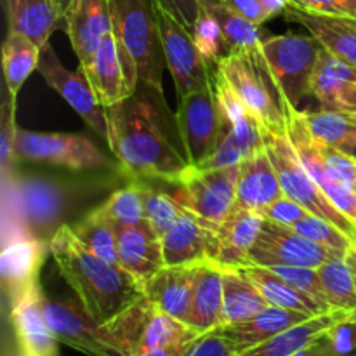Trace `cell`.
Segmentation results:
<instances>
[{
    "label": "cell",
    "mask_w": 356,
    "mask_h": 356,
    "mask_svg": "<svg viewBox=\"0 0 356 356\" xmlns=\"http://www.w3.org/2000/svg\"><path fill=\"white\" fill-rule=\"evenodd\" d=\"M139 89V87H138ZM136 90L131 97L104 108L106 143L131 179H160L176 184L190 169L183 148L174 145L160 118L153 94Z\"/></svg>",
    "instance_id": "cell-1"
},
{
    "label": "cell",
    "mask_w": 356,
    "mask_h": 356,
    "mask_svg": "<svg viewBox=\"0 0 356 356\" xmlns=\"http://www.w3.org/2000/svg\"><path fill=\"white\" fill-rule=\"evenodd\" d=\"M49 252L80 305L99 322H113L146 299L143 285L131 273L87 249L72 226L63 225L54 233Z\"/></svg>",
    "instance_id": "cell-2"
},
{
    "label": "cell",
    "mask_w": 356,
    "mask_h": 356,
    "mask_svg": "<svg viewBox=\"0 0 356 356\" xmlns=\"http://www.w3.org/2000/svg\"><path fill=\"white\" fill-rule=\"evenodd\" d=\"M45 320L61 344L87 356H134L149 302L141 301L113 322H99L79 299L42 298Z\"/></svg>",
    "instance_id": "cell-3"
},
{
    "label": "cell",
    "mask_w": 356,
    "mask_h": 356,
    "mask_svg": "<svg viewBox=\"0 0 356 356\" xmlns=\"http://www.w3.org/2000/svg\"><path fill=\"white\" fill-rule=\"evenodd\" d=\"M113 33L129 82L162 92L167 66L160 40L155 0H110Z\"/></svg>",
    "instance_id": "cell-4"
},
{
    "label": "cell",
    "mask_w": 356,
    "mask_h": 356,
    "mask_svg": "<svg viewBox=\"0 0 356 356\" xmlns=\"http://www.w3.org/2000/svg\"><path fill=\"white\" fill-rule=\"evenodd\" d=\"M214 70L256 117L264 132L287 136L289 108L268 72L263 52H229Z\"/></svg>",
    "instance_id": "cell-5"
},
{
    "label": "cell",
    "mask_w": 356,
    "mask_h": 356,
    "mask_svg": "<svg viewBox=\"0 0 356 356\" xmlns=\"http://www.w3.org/2000/svg\"><path fill=\"white\" fill-rule=\"evenodd\" d=\"M323 47L312 33H284L263 38L261 52L287 108L301 110L312 96V80Z\"/></svg>",
    "instance_id": "cell-6"
},
{
    "label": "cell",
    "mask_w": 356,
    "mask_h": 356,
    "mask_svg": "<svg viewBox=\"0 0 356 356\" xmlns=\"http://www.w3.org/2000/svg\"><path fill=\"white\" fill-rule=\"evenodd\" d=\"M6 207L14 218L13 236L26 235L49 243L63 226L59 221L66 209V191L61 184L42 177L13 179L10 191L6 188Z\"/></svg>",
    "instance_id": "cell-7"
},
{
    "label": "cell",
    "mask_w": 356,
    "mask_h": 356,
    "mask_svg": "<svg viewBox=\"0 0 356 356\" xmlns=\"http://www.w3.org/2000/svg\"><path fill=\"white\" fill-rule=\"evenodd\" d=\"M264 148H266L268 155H270L271 162L277 169L285 197L301 204L312 214L320 216V218L336 225L356 243L355 221L348 218L346 214H343L323 193L320 184L313 179L312 174L306 170V167L299 160L289 136L264 132Z\"/></svg>",
    "instance_id": "cell-8"
},
{
    "label": "cell",
    "mask_w": 356,
    "mask_h": 356,
    "mask_svg": "<svg viewBox=\"0 0 356 356\" xmlns=\"http://www.w3.org/2000/svg\"><path fill=\"white\" fill-rule=\"evenodd\" d=\"M214 94L218 101L219 118H221V131H219L216 152L207 162L202 163L200 169L238 165L247 156L264 146V131L259 122L216 70Z\"/></svg>",
    "instance_id": "cell-9"
},
{
    "label": "cell",
    "mask_w": 356,
    "mask_h": 356,
    "mask_svg": "<svg viewBox=\"0 0 356 356\" xmlns=\"http://www.w3.org/2000/svg\"><path fill=\"white\" fill-rule=\"evenodd\" d=\"M238 174L240 163L221 169L191 165L176 183L172 197L184 211L218 229L222 219L235 209Z\"/></svg>",
    "instance_id": "cell-10"
},
{
    "label": "cell",
    "mask_w": 356,
    "mask_h": 356,
    "mask_svg": "<svg viewBox=\"0 0 356 356\" xmlns=\"http://www.w3.org/2000/svg\"><path fill=\"white\" fill-rule=\"evenodd\" d=\"M176 127L181 148L190 165L200 167L207 162L216 152L221 131L214 82L177 99Z\"/></svg>",
    "instance_id": "cell-11"
},
{
    "label": "cell",
    "mask_w": 356,
    "mask_h": 356,
    "mask_svg": "<svg viewBox=\"0 0 356 356\" xmlns=\"http://www.w3.org/2000/svg\"><path fill=\"white\" fill-rule=\"evenodd\" d=\"M16 159L51 163L70 170H94L108 165V160L90 139L76 134L35 132L17 129L14 143Z\"/></svg>",
    "instance_id": "cell-12"
},
{
    "label": "cell",
    "mask_w": 356,
    "mask_h": 356,
    "mask_svg": "<svg viewBox=\"0 0 356 356\" xmlns=\"http://www.w3.org/2000/svg\"><path fill=\"white\" fill-rule=\"evenodd\" d=\"M156 19H159L160 40H162L167 70L172 75L177 99L212 86L214 73L211 75V66L205 63L204 56L195 45L190 30L159 6H156Z\"/></svg>",
    "instance_id": "cell-13"
},
{
    "label": "cell",
    "mask_w": 356,
    "mask_h": 356,
    "mask_svg": "<svg viewBox=\"0 0 356 356\" xmlns=\"http://www.w3.org/2000/svg\"><path fill=\"white\" fill-rule=\"evenodd\" d=\"M344 257L337 250L327 249L305 238L292 228L264 219L263 232L250 250V264L257 266H305L320 268L327 261Z\"/></svg>",
    "instance_id": "cell-14"
},
{
    "label": "cell",
    "mask_w": 356,
    "mask_h": 356,
    "mask_svg": "<svg viewBox=\"0 0 356 356\" xmlns=\"http://www.w3.org/2000/svg\"><path fill=\"white\" fill-rule=\"evenodd\" d=\"M37 70L44 76L47 86L59 92V96L83 118V122L97 136H101L103 139L108 138L106 111L94 94L92 87L80 66L76 68V72L66 70L56 56L51 44H47L42 47Z\"/></svg>",
    "instance_id": "cell-15"
},
{
    "label": "cell",
    "mask_w": 356,
    "mask_h": 356,
    "mask_svg": "<svg viewBox=\"0 0 356 356\" xmlns=\"http://www.w3.org/2000/svg\"><path fill=\"white\" fill-rule=\"evenodd\" d=\"M289 139L298 153L299 160L306 167L313 179L320 184L323 193L329 197V200L339 209L343 214L353 219L356 214V190L350 184H344L341 181L334 179L327 167L325 159L320 152V143L312 131L306 125L302 110L289 108Z\"/></svg>",
    "instance_id": "cell-16"
},
{
    "label": "cell",
    "mask_w": 356,
    "mask_h": 356,
    "mask_svg": "<svg viewBox=\"0 0 356 356\" xmlns=\"http://www.w3.org/2000/svg\"><path fill=\"white\" fill-rule=\"evenodd\" d=\"M40 284L10 302V323L21 356H56L59 341L45 320Z\"/></svg>",
    "instance_id": "cell-17"
},
{
    "label": "cell",
    "mask_w": 356,
    "mask_h": 356,
    "mask_svg": "<svg viewBox=\"0 0 356 356\" xmlns=\"http://www.w3.org/2000/svg\"><path fill=\"white\" fill-rule=\"evenodd\" d=\"M79 66L83 70L94 94L104 108L127 99L138 90L129 82L115 33L108 35L89 61Z\"/></svg>",
    "instance_id": "cell-18"
},
{
    "label": "cell",
    "mask_w": 356,
    "mask_h": 356,
    "mask_svg": "<svg viewBox=\"0 0 356 356\" xmlns=\"http://www.w3.org/2000/svg\"><path fill=\"white\" fill-rule=\"evenodd\" d=\"M45 249H49V243L33 236L19 235L7 240L0 256V275L9 302L16 301L40 284L38 275L44 263Z\"/></svg>",
    "instance_id": "cell-19"
},
{
    "label": "cell",
    "mask_w": 356,
    "mask_h": 356,
    "mask_svg": "<svg viewBox=\"0 0 356 356\" xmlns=\"http://www.w3.org/2000/svg\"><path fill=\"white\" fill-rule=\"evenodd\" d=\"M200 264L163 266L143 284L146 301L153 308L188 323Z\"/></svg>",
    "instance_id": "cell-20"
},
{
    "label": "cell",
    "mask_w": 356,
    "mask_h": 356,
    "mask_svg": "<svg viewBox=\"0 0 356 356\" xmlns=\"http://www.w3.org/2000/svg\"><path fill=\"white\" fill-rule=\"evenodd\" d=\"M63 21L79 65L89 61L101 42L113 33L110 0H73Z\"/></svg>",
    "instance_id": "cell-21"
},
{
    "label": "cell",
    "mask_w": 356,
    "mask_h": 356,
    "mask_svg": "<svg viewBox=\"0 0 356 356\" xmlns=\"http://www.w3.org/2000/svg\"><path fill=\"white\" fill-rule=\"evenodd\" d=\"M165 266H183L214 261L216 228L184 212L160 238Z\"/></svg>",
    "instance_id": "cell-22"
},
{
    "label": "cell",
    "mask_w": 356,
    "mask_h": 356,
    "mask_svg": "<svg viewBox=\"0 0 356 356\" xmlns=\"http://www.w3.org/2000/svg\"><path fill=\"white\" fill-rule=\"evenodd\" d=\"M264 218L259 212L233 209L216 229L214 263L222 268H245L250 250L263 232Z\"/></svg>",
    "instance_id": "cell-23"
},
{
    "label": "cell",
    "mask_w": 356,
    "mask_h": 356,
    "mask_svg": "<svg viewBox=\"0 0 356 356\" xmlns=\"http://www.w3.org/2000/svg\"><path fill=\"white\" fill-rule=\"evenodd\" d=\"M280 197H284V190L277 169L263 146L240 163L235 207L259 212Z\"/></svg>",
    "instance_id": "cell-24"
},
{
    "label": "cell",
    "mask_w": 356,
    "mask_h": 356,
    "mask_svg": "<svg viewBox=\"0 0 356 356\" xmlns=\"http://www.w3.org/2000/svg\"><path fill=\"white\" fill-rule=\"evenodd\" d=\"M117 238L118 263L141 285L165 266L160 236L149 226H122Z\"/></svg>",
    "instance_id": "cell-25"
},
{
    "label": "cell",
    "mask_w": 356,
    "mask_h": 356,
    "mask_svg": "<svg viewBox=\"0 0 356 356\" xmlns=\"http://www.w3.org/2000/svg\"><path fill=\"white\" fill-rule=\"evenodd\" d=\"M308 318H312V316L270 305L245 322L222 325L218 329L235 344L240 355L250 348L257 346V344L264 343V341L271 339V337L278 336L284 330L298 325V323L306 322Z\"/></svg>",
    "instance_id": "cell-26"
},
{
    "label": "cell",
    "mask_w": 356,
    "mask_h": 356,
    "mask_svg": "<svg viewBox=\"0 0 356 356\" xmlns=\"http://www.w3.org/2000/svg\"><path fill=\"white\" fill-rule=\"evenodd\" d=\"M284 14L289 21L305 26L325 51L356 68V28L350 19L309 14L291 6Z\"/></svg>",
    "instance_id": "cell-27"
},
{
    "label": "cell",
    "mask_w": 356,
    "mask_h": 356,
    "mask_svg": "<svg viewBox=\"0 0 356 356\" xmlns=\"http://www.w3.org/2000/svg\"><path fill=\"white\" fill-rule=\"evenodd\" d=\"M350 313L351 312H344V309H332V312L322 313L318 316H312L306 322L284 330L278 336L243 351L238 356H294L308 348L309 344L318 341L327 330L346 318Z\"/></svg>",
    "instance_id": "cell-28"
},
{
    "label": "cell",
    "mask_w": 356,
    "mask_h": 356,
    "mask_svg": "<svg viewBox=\"0 0 356 356\" xmlns=\"http://www.w3.org/2000/svg\"><path fill=\"white\" fill-rule=\"evenodd\" d=\"M222 271L225 268L214 261H205L198 266L188 325L197 329L200 334L221 327L222 299H225Z\"/></svg>",
    "instance_id": "cell-29"
},
{
    "label": "cell",
    "mask_w": 356,
    "mask_h": 356,
    "mask_svg": "<svg viewBox=\"0 0 356 356\" xmlns=\"http://www.w3.org/2000/svg\"><path fill=\"white\" fill-rule=\"evenodd\" d=\"M9 31L31 38L38 47L49 44L52 31L61 23L52 0H6Z\"/></svg>",
    "instance_id": "cell-30"
},
{
    "label": "cell",
    "mask_w": 356,
    "mask_h": 356,
    "mask_svg": "<svg viewBox=\"0 0 356 356\" xmlns=\"http://www.w3.org/2000/svg\"><path fill=\"white\" fill-rule=\"evenodd\" d=\"M222 284H225V299H222L221 327L245 322L270 306L257 285L243 273L242 268H225Z\"/></svg>",
    "instance_id": "cell-31"
},
{
    "label": "cell",
    "mask_w": 356,
    "mask_h": 356,
    "mask_svg": "<svg viewBox=\"0 0 356 356\" xmlns=\"http://www.w3.org/2000/svg\"><path fill=\"white\" fill-rule=\"evenodd\" d=\"M242 270L257 285V289L264 296L268 305L291 309V312L305 313V315L309 316H318L322 313L332 312V309H327L325 306L320 305L312 296L305 294V292L298 291L296 287L289 285L287 282L282 280L278 275H275L268 268L257 266V264H249V266L242 268Z\"/></svg>",
    "instance_id": "cell-32"
},
{
    "label": "cell",
    "mask_w": 356,
    "mask_h": 356,
    "mask_svg": "<svg viewBox=\"0 0 356 356\" xmlns=\"http://www.w3.org/2000/svg\"><path fill=\"white\" fill-rule=\"evenodd\" d=\"M202 9L207 10L221 26L229 52H259L263 33L259 24L252 23L236 13L226 0H200Z\"/></svg>",
    "instance_id": "cell-33"
},
{
    "label": "cell",
    "mask_w": 356,
    "mask_h": 356,
    "mask_svg": "<svg viewBox=\"0 0 356 356\" xmlns=\"http://www.w3.org/2000/svg\"><path fill=\"white\" fill-rule=\"evenodd\" d=\"M198 336L200 332L184 323L183 320L174 318L149 305L141 327V334H139L136 355L156 350V348H170L191 343Z\"/></svg>",
    "instance_id": "cell-34"
},
{
    "label": "cell",
    "mask_w": 356,
    "mask_h": 356,
    "mask_svg": "<svg viewBox=\"0 0 356 356\" xmlns=\"http://www.w3.org/2000/svg\"><path fill=\"white\" fill-rule=\"evenodd\" d=\"M42 47L31 38L9 31L2 45V65L6 75V87L10 96L16 97L23 83L38 68Z\"/></svg>",
    "instance_id": "cell-35"
},
{
    "label": "cell",
    "mask_w": 356,
    "mask_h": 356,
    "mask_svg": "<svg viewBox=\"0 0 356 356\" xmlns=\"http://www.w3.org/2000/svg\"><path fill=\"white\" fill-rule=\"evenodd\" d=\"M344 82H356V68L323 49L312 80V96L320 110L336 111V96Z\"/></svg>",
    "instance_id": "cell-36"
},
{
    "label": "cell",
    "mask_w": 356,
    "mask_h": 356,
    "mask_svg": "<svg viewBox=\"0 0 356 356\" xmlns=\"http://www.w3.org/2000/svg\"><path fill=\"white\" fill-rule=\"evenodd\" d=\"M99 212L115 226H148L145 214V184L132 179L127 186L113 191L99 205Z\"/></svg>",
    "instance_id": "cell-37"
},
{
    "label": "cell",
    "mask_w": 356,
    "mask_h": 356,
    "mask_svg": "<svg viewBox=\"0 0 356 356\" xmlns=\"http://www.w3.org/2000/svg\"><path fill=\"white\" fill-rule=\"evenodd\" d=\"M76 238L83 243L89 250H92L96 256L104 259L110 264L118 263V238L117 228L104 218L99 209L90 211L79 225L72 226Z\"/></svg>",
    "instance_id": "cell-38"
},
{
    "label": "cell",
    "mask_w": 356,
    "mask_h": 356,
    "mask_svg": "<svg viewBox=\"0 0 356 356\" xmlns=\"http://www.w3.org/2000/svg\"><path fill=\"white\" fill-rule=\"evenodd\" d=\"M306 125L320 141L341 148L356 141V115L346 111H302Z\"/></svg>",
    "instance_id": "cell-39"
},
{
    "label": "cell",
    "mask_w": 356,
    "mask_h": 356,
    "mask_svg": "<svg viewBox=\"0 0 356 356\" xmlns=\"http://www.w3.org/2000/svg\"><path fill=\"white\" fill-rule=\"evenodd\" d=\"M318 270L327 301L334 309L356 312V285L353 273L344 257L327 261Z\"/></svg>",
    "instance_id": "cell-40"
},
{
    "label": "cell",
    "mask_w": 356,
    "mask_h": 356,
    "mask_svg": "<svg viewBox=\"0 0 356 356\" xmlns=\"http://www.w3.org/2000/svg\"><path fill=\"white\" fill-rule=\"evenodd\" d=\"M191 37H193L195 45L198 47L200 54L204 56L205 63L211 68H216L225 56L229 54V47L225 40L221 26L214 16L207 13L200 7V16L195 21V24L190 30Z\"/></svg>",
    "instance_id": "cell-41"
},
{
    "label": "cell",
    "mask_w": 356,
    "mask_h": 356,
    "mask_svg": "<svg viewBox=\"0 0 356 356\" xmlns=\"http://www.w3.org/2000/svg\"><path fill=\"white\" fill-rule=\"evenodd\" d=\"M184 212L186 211L177 204L172 195L162 193L145 184L146 222L156 236L162 238Z\"/></svg>",
    "instance_id": "cell-42"
},
{
    "label": "cell",
    "mask_w": 356,
    "mask_h": 356,
    "mask_svg": "<svg viewBox=\"0 0 356 356\" xmlns=\"http://www.w3.org/2000/svg\"><path fill=\"white\" fill-rule=\"evenodd\" d=\"M292 229L305 236V238L312 240V242L318 243V245L327 247V249L337 250V252L344 254V256L355 245L353 240L343 229H339L336 225L315 214H308L298 225L292 226Z\"/></svg>",
    "instance_id": "cell-43"
},
{
    "label": "cell",
    "mask_w": 356,
    "mask_h": 356,
    "mask_svg": "<svg viewBox=\"0 0 356 356\" xmlns=\"http://www.w3.org/2000/svg\"><path fill=\"white\" fill-rule=\"evenodd\" d=\"M16 134V97L7 92L0 106V167H2L3 184L9 183L10 170L16 159L14 153Z\"/></svg>",
    "instance_id": "cell-44"
},
{
    "label": "cell",
    "mask_w": 356,
    "mask_h": 356,
    "mask_svg": "<svg viewBox=\"0 0 356 356\" xmlns=\"http://www.w3.org/2000/svg\"><path fill=\"white\" fill-rule=\"evenodd\" d=\"M266 268V266H264ZM268 270L273 271L275 275L287 282L289 285L296 287L298 291L305 292V294L312 296L313 299L325 306L327 309H334L327 301L325 291L320 282L318 270L316 268H305V266H268Z\"/></svg>",
    "instance_id": "cell-45"
},
{
    "label": "cell",
    "mask_w": 356,
    "mask_h": 356,
    "mask_svg": "<svg viewBox=\"0 0 356 356\" xmlns=\"http://www.w3.org/2000/svg\"><path fill=\"white\" fill-rule=\"evenodd\" d=\"M320 341L330 356H351L356 353V315L351 312L344 320L327 330Z\"/></svg>",
    "instance_id": "cell-46"
},
{
    "label": "cell",
    "mask_w": 356,
    "mask_h": 356,
    "mask_svg": "<svg viewBox=\"0 0 356 356\" xmlns=\"http://www.w3.org/2000/svg\"><path fill=\"white\" fill-rule=\"evenodd\" d=\"M236 13L242 14L256 24H263L273 19L278 14H284L291 6L289 0H226Z\"/></svg>",
    "instance_id": "cell-47"
},
{
    "label": "cell",
    "mask_w": 356,
    "mask_h": 356,
    "mask_svg": "<svg viewBox=\"0 0 356 356\" xmlns=\"http://www.w3.org/2000/svg\"><path fill=\"white\" fill-rule=\"evenodd\" d=\"M183 356H238V351L221 330L214 329L191 341Z\"/></svg>",
    "instance_id": "cell-48"
},
{
    "label": "cell",
    "mask_w": 356,
    "mask_h": 356,
    "mask_svg": "<svg viewBox=\"0 0 356 356\" xmlns=\"http://www.w3.org/2000/svg\"><path fill=\"white\" fill-rule=\"evenodd\" d=\"M289 3L309 14L356 19V0H289Z\"/></svg>",
    "instance_id": "cell-49"
},
{
    "label": "cell",
    "mask_w": 356,
    "mask_h": 356,
    "mask_svg": "<svg viewBox=\"0 0 356 356\" xmlns=\"http://www.w3.org/2000/svg\"><path fill=\"white\" fill-rule=\"evenodd\" d=\"M259 214L263 216L266 221L277 222V225H284L292 228L294 225H298L301 219H305L306 216L312 214L309 211H306L301 204H298L296 200L289 197H280L278 200H275L273 204H270L268 207L261 209Z\"/></svg>",
    "instance_id": "cell-50"
},
{
    "label": "cell",
    "mask_w": 356,
    "mask_h": 356,
    "mask_svg": "<svg viewBox=\"0 0 356 356\" xmlns=\"http://www.w3.org/2000/svg\"><path fill=\"white\" fill-rule=\"evenodd\" d=\"M155 3L176 17L188 30H191L200 16V0H155Z\"/></svg>",
    "instance_id": "cell-51"
},
{
    "label": "cell",
    "mask_w": 356,
    "mask_h": 356,
    "mask_svg": "<svg viewBox=\"0 0 356 356\" xmlns=\"http://www.w3.org/2000/svg\"><path fill=\"white\" fill-rule=\"evenodd\" d=\"M336 111L356 115V82H344L336 96Z\"/></svg>",
    "instance_id": "cell-52"
},
{
    "label": "cell",
    "mask_w": 356,
    "mask_h": 356,
    "mask_svg": "<svg viewBox=\"0 0 356 356\" xmlns=\"http://www.w3.org/2000/svg\"><path fill=\"white\" fill-rule=\"evenodd\" d=\"M190 344L191 343L179 344V346H170V348H156V350L145 351V353H139L136 356H183L184 351H186V348L190 346Z\"/></svg>",
    "instance_id": "cell-53"
},
{
    "label": "cell",
    "mask_w": 356,
    "mask_h": 356,
    "mask_svg": "<svg viewBox=\"0 0 356 356\" xmlns=\"http://www.w3.org/2000/svg\"><path fill=\"white\" fill-rule=\"evenodd\" d=\"M294 356H330L329 351H327V348L323 346L322 341H315L313 344H309L308 348H305V350H301L299 353H296Z\"/></svg>",
    "instance_id": "cell-54"
},
{
    "label": "cell",
    "mask_w": 356,
    "mask_h": 356,
    "mask_svg": "<svg viewBox=\"0 0 356 356\" xmlns=\"http://www.w3.org/2000/svg\"><path fill=\"white\" fill-rule=\"evenodd\" d=\"M344 259H346L348 266H350L351 273H353V278H355V285H356V245L351 247L350 250L346 252V256H344Z\"/></svg>",
    "instance_id": "cell-55"
},
{
    "label": "cell",
    "mask_w": 356,
    "mask_h": 356,
    "mask_svg": "<svg viewBox=\"0 0 356 356\" xmlns=\"http://www.w3.org/2000/svg\"><path fill=\"white\" fill-rule=\"evenodd\" d=\"M52 2H54L56 10H58L59 17H61V21H63L65 19L66 13H68V9H70V6H72L73 0H52Z\"/></svg>",
    "instance_id": "cell-56"
},
{
    "label": "cell",
    "mask_w": 356,
    "mask_h": 356,
    "mask_svg": "<svg viewBox=\"0 0 356 356\" xmlns=\"http://www.w3.org/2000/svg\"><path fill=\"white\" fill-rule=\"evenodd\" d=\"M337 149H341V152H344V153H346V155H350L351 159L356 160V141L350 143V145L341 146V148H337Z\"/></svg>",
    "instance_id": "cell-57"
},
{
    "label": "cell",
    "mask_w": 356,
    "mask_h": 356,
    "mask_svg": "<svg viewBox=\"0 0 356 356\" xmlns=\"http://www.w3.org/2000/svg\"><path fill=\"white\" fill-rule=\"evenodd\" d=\"M350 23H351V24H353V26L356 28V19H350Z\"/></svg>",
    "instance_id": "cell-58"
},
{
    "label": "cell",
    "mask_w": 356,
    "mask_h": 356,
    "mask_svg": "<svg viewBox=\"0 0 356 356\" xmlns=\"http://www.w3.org/2000/svg\"><path fill=\"white\" fill-rule=\"evenodd\" d=\"M353 221H355V225H356V214H355V218H353Z\"/></svg>",
    "instance_id": "cell-59"
},
{
    "label": "cell",
    "mask_w": 356,
    "mask_h": 356,
    "mask_svg": "<svg viewBox=\"0 0 356 356\" xmlns=\"http://www.w3.org/2000/svg\"><path fill=\"white\" fill-rule=\"evenodd\" d=\"M351 356H356V353H355V355H351Z\"/></svg>",
    "instance_id": "cell-60"
},
{
    "label": "cell",
    "mask_w": 356,
    "mask_h": 356,
    "mask_svg": "<svg viewBox=\"0 0 356 356\" xmlns=\"http://www.w3.org/2000/svg\"><path fill=\"white\" fill-rule=\"evenodd\" d=\"M355 315H356V312H355Z\"/></svg>",
    "instance_id": "cell-61"
},
{
    "label": "cell",
    "mask_w": 356,
    "mask_h": 356,
    "mask_svg": "<svg viewBox=\"0 0 356 356\" xmlns=\"http://www.w3.org/2000/svg\"><path fill=\"white\" fill-rule=\"evenodd\" d=\"M355 245H356V243H355Z\"/></svg>",
    "instance_id": "cell-62"
}]
</instances>
